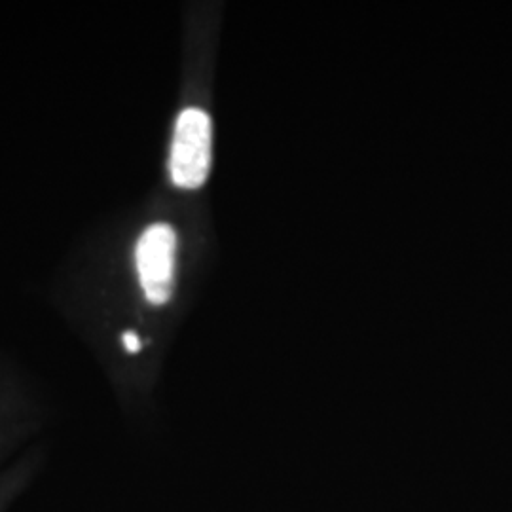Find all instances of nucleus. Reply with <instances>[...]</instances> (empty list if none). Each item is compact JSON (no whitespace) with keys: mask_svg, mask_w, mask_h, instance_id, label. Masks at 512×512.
<instances>
[{"mask_svg":"<svg viewBox=\"0 0 512 512\" xmlns=\"http://www.w3.org/2000/svg\"><path fill=\"white\" fill-rule=\"evenodd\" d=\"M211 118L202 109H186L179 114L171 145L169 171L179 188L196 190L203 186L211 167Z\"/></svg>","mask_w":512,"mask_h":512,"instance_id":"obj_1","label":"nucleus"},{"mask_svg":"<svg viewBox=\"0 0 512 512\" xmlns=\"http://www.w3.org/2000/svg\"><path fill=\"white\" fill-rule=\"evenodd\" d=\"M175 251L177 234L173 226L165 222L148 226L137 243L135 260L141 287L148 302L154 306H164L173 294Z\"/></svg>","mask_w":512,"mask_h":512,"instance_id":"obj_2","label":"nucleus"},{"mask_svg":"<svg viewBox=\"0 0 512 512\" xmlns=\"http://www.w3.org/2000/svg\"><path fill=\"white\" fill-rule=\"evenodd\" d=\"M122 342H124V348H126V351H129V353H137V351H141V348H143L141 338L137 336L135 330H126V332L122 334Z\"/></svg>","mask_w":512,"mask_h":512,"instance_id":"obj_3","label":"nucleus"}]
</instances>
